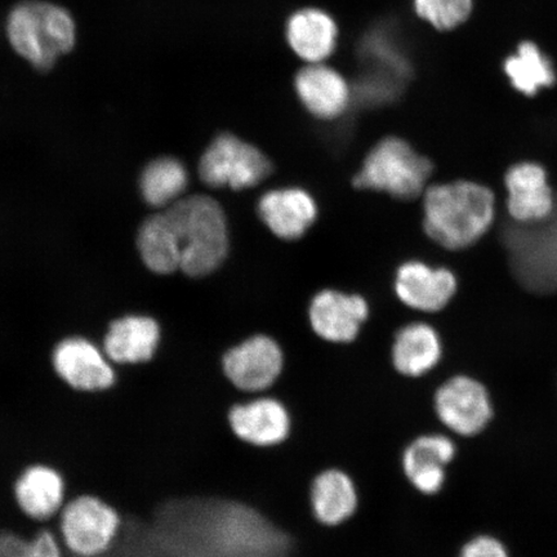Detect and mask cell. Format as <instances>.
<instances>
[{"instance_id":"obj_10","label":"cell","mask_w":557,"mask_h":557,"mask_svg":"<svg viewBox=\"0 0 557 557\" xmlns=\"http://www.w3.org/2000/svg\"><path fill=\"white\" fill-rule=\"evenodd\" d=\"M511 267L527 289L549 294L557 289V230L517 228L508 235Z\"/></svg>"},{"instance_id":"obj_19","label":"cell","mask_w":557,"mask_h":557,"mask_svg":"<svg viewBox=\"0 0 557 557\" xmlns=\"http://www.w3.org/2000/svg\"><path fill=\"white\" fill-rule=\"evenodd\" d=\"M309 500L313 518L320 524L339 527L357 513L360 496L350 473L339 468H329L312 479Z\"/></svg>"},{"instance_id":"obj_20","label":"cell","mask_w":557,"mask_h":557,"mask_svg":"<svg viewBox=\"0 0 557 557\" xmlns=\"http://www.w3.org/2000/svg\"><path fill=\"white\" fill-rule=\"evenodd\" d=\"M285 35L299 59L308 64H322L336 50L338 26L323 10L304 9L289 17Z\"/></svg>"},{"instance_id":"obj_3","label":"cell","mask_w":557,"mask_h":557,"mask_svg":"<svg viewBox=\"0 0 557 557\" xmlns=\"http://www.w3.org/2000/svg\"><path fill=\"white\" fill-rule=\"evenodd\" d=\"M7 37L21 58L34 67L50 70L60 55L75 45V23L61 7L26 0L18 3L7 20Z\"/></svg>"},{"instance_id":"obj_9","label":"cell","mask_w":557,"mask_h":557,"mask_svg":"<svg viewBox=\"0 0 557 557\" xmlns=\"http://www.w3.org/2000/svg\"><path fill=\"white\" fill-rule=\"evenodd\" d=\"M227 423L236 438L253 448H275L292 433L290 410L275 395L244 396L228 408Z\"/></svg>"},{"instance_id":"obj_26","label":"cell","mask_w":557,"mask_h":557,"mask_svg":"<svg viewBox=\"0 0 557 557\" xmlns=\"http://www.w3.org/2000/svg\"><path fill=\"white\" fill-rule=\"evenodd\" d=\"M0 557H62L58 539L41 531L32 540L11 532L0 534Z\"/></svg>"},{"instance_id":"obj_11","label":"cell","mask_w":557,"mask_h":557,"mask_svg":"<svg viewBox=\"0 0 557 557\" xmlns=\"http://www.w3.org/2000/svg\"><path fill=\"white\" fill-rule=\"evenodd\" d=\"M459 445L444 430L428 431L407 444L401 469L410 485L424 496H435L448 482L449 468L456 461Z\"/></svg>"},{"instance_id":"obj_14","label":"cell","mask_w":557,"mask_h":557,"mask_svg":"<svg viewBox=\"0 0 557 557\" xmlns=\"http://www.w3.org/2000/svg\"><path fill=\"white\" fill-rule=\"evenodd\" d=\"M52 363L59 377L76 392H103L115 383L109 358L85 338L61 341L53 350Z\"/></svg>"},{"instance_id":"obj_24","label":"cell","mask_w":557,"mask_h":557,"mask_svg":"<svg viewBox=\"0 0 557 557\" xmlns=\"http://www.w3.org/2000/svg\"><path fill=\"white\" fill-rule=\"evenodd\" d=\"M187 181L189 176L183 163L173 158H160L146 166L139 186L146 203L165 207L184 193Z\"/></svg>"},{"instance_id":"obj_13","label":"cell","mask_w":557,"mask_h":557,"mask_svg":"<svg viewBox=\"0 0 557 557\" xmlns=\"http://www.w3.org/2000/svg\"><path fill=\"white\" fill-rule=\"evenodd\" d=\"M507 209L521 225L541 224L555 212L556 200L545 166L521 162L507 170L505 176Z\"/></svg>"},{"instance_id":"obj_15","label":"cell","mask_w":557,"mask_h":557,"mask_svg":"<svg viewBox=\"0 0 557 557\" xmlns=\"http://www.w3.org/2000/svg\"><path fill=\"white\" fill-rule=\"evenodd\" d=\"M389 357L395 371L403 377H426L443 363V334L437 326L421 320L401 324L394 333Z\"/></svg>"},{"instance_id":"obj_22","label":"cell","mask_w":557,"mask_h":557,"mask_svg":"<svg viewBox=\"0 0 557 557\" xmlns=\"http://www.w3.org/2000/svg\"><path fill=\"white\" fill-rule=\"evenodd\" d=\"M15 498L27 517L39 521L51 519L64 505V479L51 466H30L17 479Z\"/></svg>"},{"instance_id":"obj_2","label":"cell","mask_w":557,"mask_h":557,"mask_svg":"<svg viewBox=\"0 0 557 557\" xmlns=\"http://www.w3.org/2000/svg\"><path fill=\"white\" fill-rule=\"evenodd\" d=\"M496 218V198L473 181L431 186L424 193V232L438 246L466 249L482 239Z\"/></svg>"},{"instance_id":"obj_12","label":"cell","mask_w":557,"mask_h":557,"mask_svg":"<svg viewBox=\"0 0 557 557\" xmlns=\"http://www.w3.org/2000/svg\"><path fill=\"white\" fill-rule=\"evenodd\" d=\"M369 305L363 297L325 289L313 297L308 322L315 336L331 345H350L368 324Z\"/></svg>"},{"instance_id":"obj_6","label":"cell","mask_w":557,"mask_h":557,"mask_svg":"<svg viewBox=\"0 0 557 557\" xmlns=\"http://www.w3.org/2000/svg\"><path fill=\"white\" fill-rule=\"evenodd\" d=\"M285 352L269 333L257 332L226 348L221 357L225 379L243 395L268 394L281 380Z\"/></svg>"},{"instance_id":"obj_21","label":"cell","mask_w":557,"mask_h":557,"mask_svg":"<svg viewBox=\"0 0 557 557\" xmlns=\"http://www.w3.org/2000/svg\"><path fill=\"white\" fill-rule=\"evenodd\" d=\"M160 341L154 319L125 317L111 323L104 337V355L117 364L146 363L154 357Z\"/></svg>"},{"instance_id":"obj_5","label":"cell","mask_w":557,"mask_h":557,"mask_svg":"<svg viewBox=\"0 0 557 557\" xmlns=\"http://www.w3.org/2000/svg\"><path fill=\"white\" fill-rule=\"evenodd\" d=\"M433 404L443 430L459 441L483 436L496 418L491 387L485 380L468 372L453 373L438 383Z\"/></svg>"},{"instance_id":"obj_16","label":"cell","mask_w":557,"mask_h":557,"mask_svg":"<svg viewBox=\"0 0 557 557\" xmlns=\"http://www.w3.org/2000/svg\"><path fill=\"white\" fill-rule=\"evenodd\" d=\"M396 295L409 309L436 313L447 308L457 292V278L448 269L418 261L404 263L395 277Z\"/></svg>"},{"instance_id":"obj_4","label":"cell","mask_w":557,"mask_h":557,"mask_svg":"<svg viewBox=\"0 0 557 557\" xmlns=\"http://www.w3.org/2000/svg\"><path fill=\"white\" fill-rule=\"evenodd\" d=\"M433 174V163L399 137L383 138L367 156L355 176L361 190L383 191L410 200L421 195Z\"/></svg>"},{"instance_id":"obj_8","label":"cell","mask_w":557,"mask_h":557,"mask_svg":"<svg viewBox=\"0 0 557 557\" xmlns=\"http://www.w3.org/2000/svg\"><path fill=\"white\" fill-rule=\"evenodd\" d=\"M121 524L115 508L95 496L75 498L61 512L62 539L70 552L81 557L107 553Z\"/></svg>"},{"instance_id":"obj_23","label":"cell","mask_w":557,"mask_h":557,"mask_svg":"<svg viewBox=\"0 0 557 557\" xmlns=\"http://www.w3.org/2000/svg\"><path fill=\"white\" fill-rule=\"evenodd\" d=\"M504 67L513 89L528 97L556 83L552 61L532 41H522L518 52L505 61Z\"/></svg>"},{"instance_id":"obj_28","label":"cell","mask_w":557,"mask_h":557,"mask_svg":"<svg viewBox=\"0 0 557 557\" xmlns=\"http://www.w3.org/2000/svg\"><path fill=\"white\" fill-rule=\"evenodd\" d=\"M548 220H552V225L557 230V206L554 214Z\"/></svg>"},{"instance_id":"obj_17","label":"cell","mask_w":557,"mask_h":557,"mask_svg":"<svg viewBox=\"0 0 557 557\" xmlns=\"http://www.w3.org/2000/svg\"><path fill=\"white\" fill-rule=\"evenodd\" d=\"M295 88L299 101L319 120L331 121L343 115L350 103L351 90L344 76L324 62L299 70Z\"/></svg>"},{"instance_id":"obj_7","label":"cell","mask_w":557,"mask_h":557,"mask_svg":"<svg viewBox=\"0 0 557 557\" xmlns=\"http://www.w3.org/2000/svg\"><path fill=\"white\" fill-rule=\"evenodd\" d=\"M273 165L260 149L243 139L225 134L209 145L200 159L199 173L211 187L249 189L270 176Z\"/></svg>"},{"instance_id":"obj_27","label":"cell","mask_w":557,"mask_h":557,"mask_svg":"<svg viewBox=\"0 0 557 557\" xmlns=\"http://www.w3.org/2000/svg\"><path fill=\"white\" fill-rule=\"evenodd\" d=\"M457 557H511L506 543L498 535L490 532L472 534L463 542Z\"/></svg>"},{"instance_id":"obj_18","label":"cell","mask_w":557,"mask_h":557,"mask_svg":"<svg viewBox=\"0 0 557 557\" xmlns=\"http://www.w3.org/2000/svg\"><path fill=\"white\" fill-rule=\"evenodd\" d=\"M259 214L264 225L277 238H302L318 218L315 200L298 187L271 190L259 201Z\"/></svg>"},{"instance_id":"obj_1","label":"cell","mask_w":557,"mask_h":557,"mask_svg":"<svg viewBox=\"0 0 557 557\" xmlns=\"http://www.w3.org/2000/svg\"><path fill=\"white\" fill-rule=\"evenodd\" d=\"M137 246L146 267L157 274H211L227 256L224 209L206 195L181 199L144 222Z\"/></svg>"},{"instance_id":"obj_25","label":"cell","mask_w":557,"mask_h":557,"mask_svg":"<svg viewBox=\"0 0 557 557\" xmlns=\"http://www.w3.org/2000/svg\"><path fill=\"white\" fill-rule=\"evenodd\" d=\"M418 16L437 30L456 29L471 15L473 0H413Z\"/></svg>"}]
</instances>
